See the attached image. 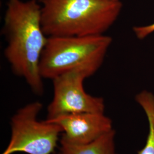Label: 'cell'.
<instances>
[{
    "mask_svg": "<svg viewBox=\"0 0 154 154\" xmlns=\"http://www.w3.org/2000/svg\"><path fill=\"white\" fill-rule=\"evenodd\" d=\"M2 34L6 41L4 55L11 71L24 79L34 93L42 95L39 63L48 37L42 28L37 0H8Z\"/></svg>",
    "mask_w": 154,
    "mask_h": 154,
    "instance_id": "6da1fadb",
    "label": "cell"
},
{
    "mask_svg": "<svg viewBox=\"0 0 154 154\" xmlns=\"http://www.w3.org/2000/svg\"><path fill=\"white\" fill-rule=\"evenodd\" d=\"M41 23L48 37L104 34L119 16L122 4L109 0H39Z\"/></svg>",
    "mask_w": 154,
    "mask_h": 154,
    "instance_id": "7a4b0ae2",
    "label": "cell"
},
{
    "mask_svg": "<svg viewBox=\"0 0 154 154\" xmlns=\"http://www.w3.org/2000/svg\"><path fill=\"white\" fill-rule=\"evenodd\" d=\"M112 41L105 34L48 37L39 63L40 74L43 79L53 80L79 67L97 72Z\"/></svg>",
    "mask_w": 154,
    "mask_h": 154,
    "instance_id": "3957f363",
    "label": "cell"
},
{
    "mask_svg": "<svg viewBox=\"0 0 154 154\" xmlns=\"http://www.w3.org/2000/svg\"><path fill=\"white\" fill-rule=\"evenodd\" d=\"M42 108L41 103L34 102L19 109L13 116L11 123V138L2 154L54 152L62 130L55 123L38 121L37 116Z\"/></svg>",
    "mask_w": 154,
    "mask_h": 154,
    "instance_id": "277c9868",
    "label": "cell"
},
{
    "mask_svg": "<svg viewBox=\"0 0 154 154\" xmlns=\"http://www.w3.org/2000/svg\"><path fill=\"white\" fill-rule=\"evenodd\" d=\"M95 72L88 67H79L54 78L53 98L48 107L46 120L82 112L104 114V99L88 94L83 88L85 79Z\"/></svg>",
    "mask_w": 154,
    "mask_h": 154,
    "instance_id": "5b68a950",
    "label": "cell"
},
{
    "mask_svg": "<svg viewBox=\"0 0 154 154\" xmlns=\"http://www.w3.org/2000/svg\"><path fill=\"white\" fill-rule=\"evenodd\" d=\"M46 121L61 127V140L74 144L91 143L113 130L112 121L102 113L67 114Z\"/></svg>",
    "mask_w": 154,
    "mask_h": 154,
    "instance_id": "8992f818",
    "label": "cell"
},
{
    "mask_svg": "<svg viewBox=\"0 0 154 154\" xmlns=\"http://www.w3.org/2000/svg\"><path fill=\"white\" fill-rule=\"evenodd\" d=\"M112 130L91 143L74 144L61 140L59 154H116L114 138Z\"/></svg>",
    "mask_w": 154,
    "mask_h": 154,
    "instance_id": "52a82bcc",
    "label": "cell"
},
{
    "mask_svg": "<svg viewBox=\"0 0 154 154\" xmlns=\"http://www.w3.org/2000/svg\"><path fill=\"white\" fill-rule=\"evenodd\" d=\"M135 100L143 109L149 122V130L146 144L138 154H154V95L143 90L135 96Z\"/></svg>",
    "mask_w": 154,
    "mask_h": 154,
    "instance_id": "ba28073f",
    "label": "cell"
},
{
    "mask_svg": "<svg viewBox=\"0 0 154 154\" xmlns=\"http://www.w3.org/2000/svg\"><path fill=\"white\" fill-rule=\"evenodd\" d=\"M132 30L137 38L142 40L154 32V23L145 26H134Z\"/></svg>",
    "mask_w": 154,
    "mask_h": 154,
    "instance_id": "9c48e42d",
    "label": "cell"
},
{
    "mask_svg": "<svg viewBox=\"0 0 154 154\" xmlns=\"http://www.w3.org/2000/svg\"><path fill=\"white\" fill-rule=\"evenodd\" d=\"M109 1H118L119 0H109Z\"/></svg>",
    "mask_w": 154,
    "mask_h": 154,
    "instance_id": "30bf717a",
    "label": "cell"
}]
</instances>
